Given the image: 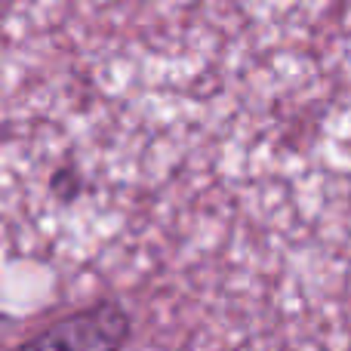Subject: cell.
<instances>
[{"instance_id": "cell-1", "label": "cell", "mask_w": 351, "mask_h": 351, "mask_svg": "<svg viewBox=\"0 0 351 351\" xmlns=\"http://www.w3.org/2000/svg\"><path fill=\"white\" fill-rule=\"evenodd\" d=\"M133 333V317L121 302H96L62 321L49 324L37 336L22 342V348H121Z\"/></svg>"}, {"instance_id": "cell-2", "label": "cell", "mask_w": 351, "mask_h": 351, "mask_svg": "<svg viewBox=\"0 0 351 351\" xmlns=\"http://www.w3.org/2000/svg\"><path fill=\"white\" fill-rule=\"evenodd\" d=\"M53 194L59 200H74L80 194V173L71 167H62L53 173Z\"/></svg>"}]
</instances>
